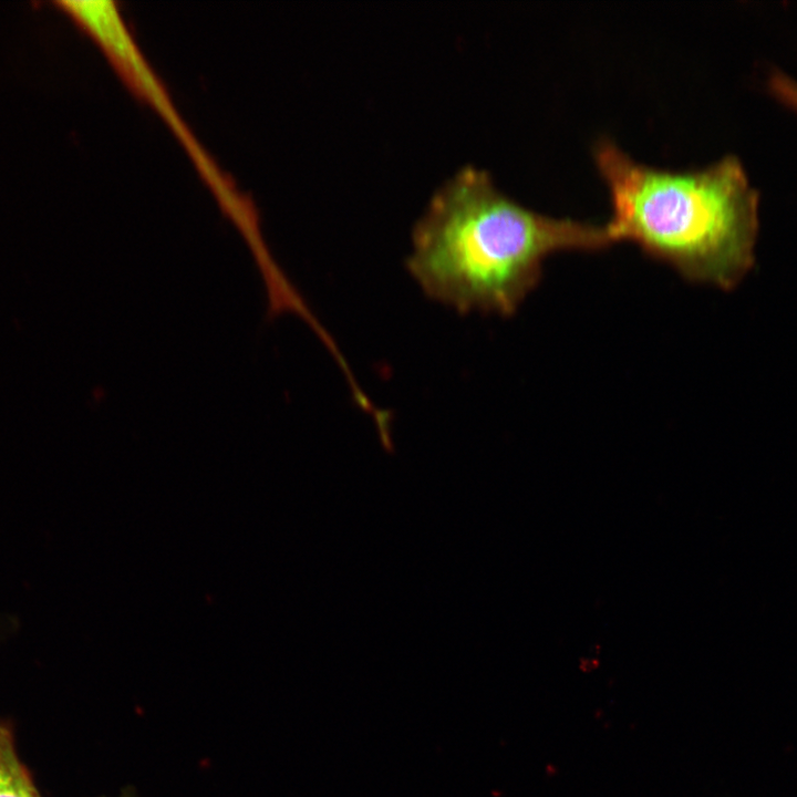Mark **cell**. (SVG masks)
I'll list each match as a JSON object with an SVG mask.
<instances>
[{
    "label": "cell",
    "instance_id": "3",
    "mask_svg": "<svg viewBox=\"0 0 797 797\" xmlns=\"http://www.w3.org/2000/svg\"><path fill=\"white\" fill-rule=\"evenodd\" d=\"M0 797H41L39 789L21 760L13 727L0 718Z\"/></svg>",
    "mask_w": 797,
    "mask_h": 797
},
{
    "label": "cell",
    "instance_id": "4",
    "mask_svg": "<svg viewBox=\"0 0 797 797\" xmlns=\"http://www.w3.org/2000/svg\"><path fill=\"white\" fill-rule=\"evenodd\" d=\"M770 93L786 106L797 111V81L783 71L774 70L767 80Z\"/></svg>",
    "mask_w": 797,
    "mask_h": 797
},
{
    "label": "cell",
    "instance_id": "1",
    "mask_svg": "<svg viewBox=\"0 0 797 797\" xmlns=\"http://www.w3.org/2000/svg\"><path fill=\"white\" fill-rule=\"evenodd\" d=\"M612 242L607 224L539 214L467 165L435 190L415 222L406 268L425 296L458 313L506 317L538 283L549 255Z\"/></svg>",
    "mask_w": 797,
    "mask_h": 797
},
{
    "label": "cell",
    "instance_id": "2",
    "mask_svg": "<svg viewBox=\"0 0 797 797\" xmlns=\"http://www.w3.org/2000/svg\"><path fill=\"white\" fill-rule=\"evenodd\" d=\"M593 157L609 189L613 241H632L687 279L723 289L751 269L759 194L735 155L671 170L636 162L603 137Z\"/></svg>",
    "mask_w": 797,
    "mask_h": 797
},
{
    "label": "cell",
    "instance_id": "5",
    "mask_svg": "<svg viewBox=\"0 0 797 797\" xmlns=\"http://www.w3.org/2000/svg\"><path fill=\"white\" fill-rule=\"evenodd\" d=\"M115 797H138V796L135 794L134 790L127 788V789L121 791V793H120L117 796H115Z\"/></svg>",
    "mask_w": 797,
    "mask_h": 797
}]
</instances>
